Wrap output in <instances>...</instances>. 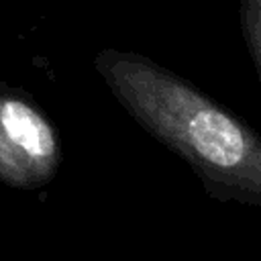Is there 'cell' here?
I'll return each mask as SVG.
<instances>
[{"instance_id": "2", "label": "cell", "mask_w": 261, "mask_h": 261, "mask_svg": "<svg viewBox=\"0 0 261 261\" xmlns=\"http://www.w3.org/2000/svg\"><path fill=\"white\" fill-rule=\"evenodd\" d=\"M63 161L57 126L31 94L0 84V181L18 190L49 184Z\"/></svg>"}, {"instance_id": "3", "label": "cell", "mask_w": 261, "mask_h": 261, "mask_svg": "<svg viewBox=\"0 0 261 261\" xmlns=\"http://www.w3.org/2000/svg\"><path fill=\"white\" fill-rule=\"evenodd\" d=\"M239 20L251 63L261 82V0H241Z\"/></svg>"}, {"instance_id": "1", "label": "cell", "mask_w": 261, "mask_h": 261, "mask_svg": "<svg viewBox=\"0 0 261 261\" xmlns=\"http://www.w3.org/2000/svg\"><path fill=\"white\" fill-rule=\"evenodd\" d=\"M94 67L124 110L192 167L210 198L261 208V135L249 122L141 53L104 49Z\"/></svg>"}]
</instances>
